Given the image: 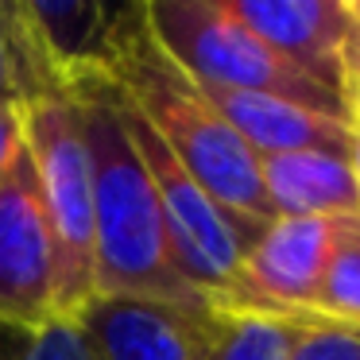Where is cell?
<instances>
[{
	"instance_id": "obj_20",
	"label": "cell",
	"mask_w": 360,
	"mask_h": 360,
	"mask_svg": "<svg viewBox=\"0 0 360 360\" xmlns=\"http://www.w3.org/2000/svg\"><path fill=\"white\" fill-rule=\"evenodd\" d=\"M20 333H24V329H8V326H0V360H16Z\"/></svg>"
},
{
	"instance_id": "obj_16",
	"label": "cell",
	"mask_w": 360,
	"mask_h": 360,
	"mask_svg": "<svg viewBox=\"0 0 360 360\" xmlns=\"http://www.w3.org/2000/svg\"><path fill=\"white\" fill-rule=\"evenodd\" d=\"M290 360H360V333L326 321H295Z\"/></svg>"
},
{
	"instance_id": "obj_18",
	"label": "cell",
	"mask_w": 360,
	"mask_h": 360,
	"mask_svg": "<svg viewBox=\"0 0 360 360\" xmlns=\"http://www.w3.org/2000/svg\"><path fill=\"white\" fill-rule=\"evenodd\" d=\"M349 12V43H345V82L360 78V0H345ZM345 94V89H341Z\"/></svg>"
},
{
	"instance_id": "obj_8",
	"label": "cell",
	"mask_w": 360,
	"mask_h": 360,
	"mask_svg": "<svg viewBox=\"0 0 360 360\" xmlns=\"http://www.w3.org/2000/svg\"><path fill=\"white\" fill-rule=\"evenodd\" d=\"M225 8L283 63L341 97L349 43L345 0H225Z\"/></svg>"
},
{
	"instance_id": "obj_12",
	"label": "cell",
	"mask_w": 360,
	"mask_h": 360,
	"mask_svg": "<svg viewBox=\"0 0 360 360\" xmlns=\"http://www.w3.org/2000/svg\"><path fill=\"white\" fill-rule=\"evenodd\" d=\"M43 97H66V89L27 35L16 0H0V105H32Z\"/></svg>"
},
{
	"instance_id": "obj_15",
	"label": "cell",
	"mask_w": 360,
	"mask_h": 360,
	"mask_svg": "<svg viewBox=\"0 0 360 360\" xmlns=\"http://www.w3.org/2000/svg\"><path fill=\"white\" fill-rule=\"evenodd\" d=\"M16 360H94V352L70 318H51L39 329L20 333Z\"/></svg>"
},
{
	"instance_id": "obj_2",
	"label": "cell",
	"mask_w": 360,
	"mask_h": 360,
	"mask_svg": "<svg viewBox=\"0 0 360 360\" xmlns=\"http://www.w3.org/2000/svg\"><path fill=\"white\" fill-rule=\"evenodd\" d=\"M109 82L128 101V109L163 140V148L186 167L190 179L217 202V210L233 221L240 244L248 248L275 221L259 182V159L221 120L210 97L151 39L143 4H136L117 43Z\"/></svg>"
},
{
	"instance_id": "obj_19",
	"label": "cell",
	"mask_w": 360,
	"mask_h": 360,
	"mask_svg": "<svg viewBox=\"0 0 360 360\" xmlns=\"http://www.w3.org/2000/svg\"><path fill=\"white\" fill-rule=\"evenodd\" d=\"M341 101H345V124H349L352 132H360V78L345 82Z\"/></svg>"
},
{
	"instance_id": "obj_4",
	"label": "cell",
	"mask_w": 360,
	"mask_h": 360,
	"mask_svg": "<svg viewBox=\"0 0 360 360\" xmlns=\"http://www.w3.org/2000/svg\"><path fill=\"white\" fill-rule=\"evenodd\" d=\"M27 155L39 174L51 252H55V318H74L97 295L94 283V190L82 140L78 101L43 97L24 105Z\"/></svg>"
},
{
	"instance_id": "obj_14",
	"label": "cell",
	"mask_w": 360,
	"mask_h": 360,
	"mask_svg": "<svg viewBox=\"0 0 360 360\" xmlns=\"http://www.w3.org/2000/svg\"><path fill=\"white\" fill-rule=\"evenodd\" d=\"M290 345H295V321L221 310L205 360H290Z\"/></svg>"
},
{
	"instance_id": "obj_17",
	"label": "cell",
	"mask_w": 360,
	"mask_h": 360,
	"mask_svg": "<svg viewBox=\"0 0 360 360\" xmlns=\"http://www.w3.org/2000/svg\"><path fill=\"white\" fill-rule=\"evenodd\" d=\"M27 148V132H24V105L20 101H4L0 105V179L12 171L20 155Z\"/></svg>"
},
{
	"instance_id": "obj_3",
	"label": "cell",
	"mask_w": 360,
	"mask_h": 360,
	"mask_svg": "<svg viewBox=\"0 0 360 360\" xmlns=\"http://www.w3.org/2000/svg\"><path fill=\"white\" fill-rule=\"evenodd\" d=\"M143 20L151 39L194 86L279 97L298 109L345 120L341 97L298 74L271 47H264L225 8V0H148Z\"/></svg>"
},
{
	"instance_id": "obj_6",
	"label": "cell",
	"mask_w": 360,
	"mask_h": 360,
	"mask_svg": "<svg viewBox=\"0 0 360 360\" xmlns=\"http://www.w3.org/2000/svg\"><path fill=\"white\" fill-rule=\"evenodd\" d=\"M337 221L275 217L240 259V310L283 321H306L326 279Z\"/></svg>"
},
{
	"instance_id": "obj_11",
	"label": "cell",
	"mask_w": 360,
	"mask_h": 360,
	"mask_svg": "<svg viewBox=\"0 0 360 360\" xmlns=\"http://www.w3.org/2000/svg\"><path fill=\"white\" fill-rule=\"evenodd\" d=\"M259 182L275 217H360V194L349 159L321 155V151L259 155Z\"/></svg>"
},
{
	"instance_id": "obj_10",
	"label": "cell",
	"mask_w": 360,
	"mask_h": 360,
	"mask_svg": "<svg viewBox=\"0 0 360 360\" xmlns=\"http://www.w3.org/2000/svg\"><path fill=\"white\" fill-rule=\"evenodd\" d=\"M202 89V86H198ZM210 105L221 112L229 128L252 148V155H290V151H321V155L349 159V124L321 112L298 109L279 97L229 94V89H202Z\"/></svg>"
},
{
	"instance_id": "obj_5",
	"label": "cell",
	"mask_w": 360,
	"mask_h": 360,
	"mask_svg": "<svg viewBox=\"0 0 360 360\" xmlns=\"http://www.w3.org/2000/svg\"><path fill=\"white\" fill-rule=\"evenodd\" d=\"M55 318V252L32 155L0 179V326L39 329Z\"/></svg>"
},
{
	"instance_id": "obj_7",
	"label": "cell",
	"mask_w": 360,
	"mask_h": 360,
	"mask_svg": "<svg viewBox=\"0 0 360 360\" xmlns=\"http://www.w3.org/2000/svg\"><path fill=\"white\" fill-rule=\"evenodd\" d=\"M221 310H182L171 302L128 295H94L74 326L94 360H205Z\"/></svg>"
},
{
	"instance_id": "obj_13",
	"label": "cell",
	"mask_w": 360,
	"mask_h": 360,
	"mask_svg": "<svg viewBox=\"0 0 360 360\" xmlns=\"http://www.w3.org/2000/svg\"><path fill=\"white\" fill-rule=\"evenodd\" d=\"M306 321H326L360 333V217L337 221L333 256Z\"/></svg>"
},
{
	"instance_id": "obj_9",
	"label": "cell",
	"mask_w": 360,
	"mask_h": 360,
	"mask_svg": "<svg viewBox=\"0 0 360 360\" xmlns=\"http://www.w3.org/2000/svg\"><path fill=\"white\" fill-rule=\"evenodd\" d=\"M20 20L47 58L51 74L70 94L78 82L109 78L117 43L132 20L136 4L105 0H16Z\"/></svg>"
},
{
	"instance_id": "obj_1",
	"label": "cell",
	"mask_w": 360,
	"mask_h": 360,
	"mask_svg": "<svg viewBox=\"0 0 360 360\" xmlns=\"http://www.w3.org/2000/svg\"><path fill=\"white\" fill-rule=\"evenodd\" d=\"M82 117V140L89 155L94 190V283L97 295H128L171 302L182 310H217L210 306L171 256V236L163 225L155 186L143 171L120 120L117 89L109 78H89L70 89Z\"/></svg>"
},
{
	"instance_id": "obj_21",
	"label": "cell",
	"mask_w": 360,
	"mask_h": 360,
	"mask_svg": "<svg viewBox=\"0 0 360 360\" xmlns=\"http://www.w3.org/2000/svg\"><path fill=\"white\" fill-rule=\"evenodd\" d=\"M349 171H352V182H356V194H360V132H352V140H349Z\"/></svg>"
}]
</instances>
